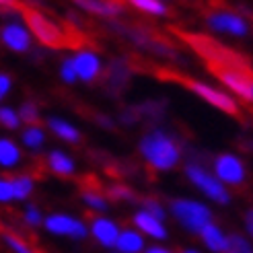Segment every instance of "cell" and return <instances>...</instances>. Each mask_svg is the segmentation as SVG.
Instances as JSON below:
<instances>
[{
	"label": "cell",
	"instance_id": "obj_39",
	"mask_svg": "<svg viewBox=\"0 0 253 253\" xmlns=\"http://www.w3.org/2000/svg\"><path fill=\"white\" fill-rule=\"evenodd\" d=\"M243 229H245V235L249 239H253V208H249L243 216Z\"/></svg>",
	"mask_w": 253,
	"mask_h": 253
},
{
	"label": "cell",
	"instance_id": "obj_1",
	"mask_svg": "<svg viewBox=\"0 0 253 253\" xmlns=\"http://www.w3.org/2000/svg\"><path fill=\"white\" fill-rule=\"evenodd\" d=\"M138 157L155 173H171L183 161V146L173 132L163 126L148 128L138 138Z\"/></svg>",
	"mask_w": 253,
	"mask_h": 253
},
{
	"label": "cell",
	"instance_id": "obj_25",
	"mask_svg": "<svg viewBox=\"0 0 253 253\" xmlns=\"http://www.w3.org/2000/svg\"><path fill=\"white\" fill-rule=\"evenodd\" d=\"M12 192H15V202H29V198L35 194V177L31 173H19L10 177Z\"/></svg>",
	"mask_w": 253,
	"mask_h": 253
},
{
	"label": "cell",
	"instance_id": "obj_18",
	"mask_svg": "<svg viewBox=\"0 0 253 253\" xmlns=\"http://www.w3.org/2000/svg\"><path fill=\"white\" fill-rule=\"evenodd\" d=\"M74 6H79L83 12L107 21H118L126 12L124 2H111V0H77Z\"/></svg>",
	"mask_w": 253,
	"mask_h": 253
},
{
	"label": "cell",
	"instance_id": "obj_30",
	"mask_svg": "<svg viewBox=\"0 0 253 253\" xmlns=\"http://www.w3.org/2000/svg\"><path fill=\"white\" fill-rule=\"evenodd\" d=\"M17 111H19V118H21V124H23V126H35V124L42 122L40 105H37L35 101H31V99L23 101Z\"/></svg>",
	"mask_w": 253,
	"mask_h": 253
},
{
	"label": "cell",
	"instance_id": "obj_5",
	"mask_svg": "<svg viewBox=\"0 0 253 253\" xmlns=\"http://www.w3.org/2000/svg\"><path fill=\"white\" fill-rule=\"evenodd\" d=\"M33 35L23 19V10L12 4L2 12V25H0V45L12 54H29L33 49Z\"/></svg>",
	"mask_w": 253,
	"mask_h": 253
},
{
	"label": "cell",
	"instance_id": "obj_7",
	"mask_svg": "<svg viewBox=\"0 0 253 253\" xmlns=\"http://www.w3.org/2000/svg\"><path fill=\"white\" fill-rule=\"evenodd\" d=\"M183 40L192 45V49L208 60V64L212 66V70L216 68H235V66H247V62L243 58H239L235 52H231L229 47L220 45L218 42L210 40L204 35H192V33H183Z\"/></svg>",
	"mask_w": 253,
	"mask_h": 253
},
{
	"label": "cell",
	"instance_id": "obj_31",
	"mask_svg": "<svg viewBox=\"0 0 253 253\" xmlns=\"http://www.w3.org/2000/svg\"><path fill=\"white\" fill-rule=\"evenodd\" d=\"M21 220H23L25 226H29V229H40V226H43L45 214L42 212L40 206H35V204H25L23 210H21Z\"/></svg>",
	"mask_w": 253,
	"mask_h": 253
},
{
	"label": "cell",
	"instance_id": "obj_35",
	"mask_svg": "<svg viewBox=\"0 0 253 253\" xmlns=\"http://www.w3.org/2000/svg\"><path fill=\"white\" fill-rule=\"evenodd\" d=\"M15 202V192H12V181L10 177L0 175V204L6 206Z\"/></svg>",
	"mask_w": 253,
	"mask_h": 253
},
{
	"label": "cell",
	"instance_id": "obj_12",
	"mask_svg": "<svg viewBox=\"0 0 253 253\" xmlns=\"http://www.w3.org/2000/svg\"><path fill=\"white\" fill-rule=\"evenodd\" d=\"M212 173L224 187H241L247 181V165L237 153H218L212 159Z\"/></svg>",
	"mask_w": 253,
	"mask_h": 253
},
{
	"label": "cell",
	"instance_id": "obj_4",
	"mask_svg": "<svg viewBox=\"0 0 253 253\" xmlns=\"http://www.w3.org/2000/svg\"><path fill=\"white\" fill-rule=\"evenodd\" d=\"M169 216L189 235H200V231L214 222L212 208L196 198H173L167 206Z\"/></svg>",
	"mask_w": 253,
	"mask_h": 253
},
{
	"label": "cell",
	"instance_id": "obj_34",
	"mask_svg": "<svg viewBox=\"0 0 253 253\" xmlns=\"http://www.w3.org/2000/svg\"><path fill=\"white\" fill-rule=\"evenodd\" d=\"M58 77L64 84H77L79 79H77V72H74V66H72V60H70V54L62 58L60 66H58Z\"/></svg>",
	"mask_w": 253,
	"mask_h": 253
},
{
	"label": "cell",
	"instance_id": "obj_41",
	"mask_svg": "<svg viewBox=\"0 0 253 253\" xmlns=\"http://www.w3.org/2000/svg\"><path fill=\"white\" fill-rule=\"evenodd\" d=\"M179 253H202L200 249H196V247H185V249H181Z\"/></svg>",
	"mask_w": 253,
	"mask_h": 253
},
{
	"label": "cell",
	"instance_id": "obj_28",
	"mask_svg": "<svg viewBox=\"0 0 253 253\" xmlns=\"http://www.w3.org/2000/svg\"><path fill=\"white\" fill-rule=\"evenodd\" d=\"M0 239H2V243H4L12 253H40L29 241H25V239H23L21 235H17V233L2 231Z\"/></svg>",
	"mask_w": 253,
	"mask_h": 253
},
{
	"label": "cell",
	"instance_id": "obj_36",
	"mask_svg": "<svg viewBox=\"0 0 253 253\" xmlns=\"http://www.w3.org/2000/svg\"><path fill=\"white\" fill-rule=\"evenodd\" d=\"M12 86H15V81H12V77H10L8 72L0 70V105H4V101L10 95Z\"/></svg>",
	"mask_w": 253,
	"mask_h": 253
},
{
	"label": "cell",
	"instance_id": "obj_6",
	"mask_svg": "<svg viewBox=\"0 0 253 253\" xmlns=\"http://www.w3.org/2000/svg\"><path fill=\"white\" fill-rule=\"evenodd\" d=\"M109 29L120 35L124 42H130L136 49L140 52H148L150 56L159 58H177V52L161 37H157L153 31L144 27H136V25H124L122 21H109Z\"/></svg>",
	"mask_w": 253,
	"mask_h": 253
},
{
	"label": "cell",
	"instance_id": "obj_11",
	"mask_svg": "<svg viewBox=\"0 0 253 253\" xmlns=\"http://www.w3.org/2000/svg\"><path fill=\"white\" fill-rule=\"evenodd\" d=\"M216 79L222 88L231 93L237 101L241 99L245 103H253V72L249 66H235V68H216Z\"/></svg>",
	"mask_w": 253,
	"mask_h": 253
},
{
	"label": "cell",
	"instance_id": "obj_2",
	"mask_svg": "<svg viewBox=\"0 0 253 253\" xmlns=\"http://www.w3.org/2000/svg\"><path fill=\"white\" fill-rule=\"evenodd\" d=\"M23 19L33 35V42L45 49H66L70 45V33L64 25L52 19L47 12L35 6H23Z\"/></svg>",
	"mask_w": 253,
	"mask_h": 253
},
{
	"label": "cell",
	"instance_id": "obj_38",
	"mask_svg": "<svg viewBox=\"0 0 253 253\" xmlns=\"http://www.w3.org/2000/svg\"><path fill=\"white\" fill-rule=\"evenodd\" d=\"M95 122H97V126H101V128H105V130H116V126H118V122L109 116H105V113H97Z\"/></svg>",
	"mask_w": 253,
	"mask_h": 253
},
{
	"label": "cell",
	"instance_id": "obj_15",
	"mask_svg": "<svg viewBox=\"0 0 253 253\" xmlns=\"http://www.w3.org/2000/svg\"><path fill=\"white\" fill-rule=\"evenodd\" d=\"M130 220H132L130 226H134V229L140 233L144 239H150V241H155V243H163V241H167V239H169V226H167V222L159 220L157 216L148 214L142 208H136Z\"/></svg>",
	"mask_w": 253,
	"mask_h": 253
},
{
	"label": "cell",
	"instance_id": "obj_40",
	"mask_svg": "<svg viewBox=\"0 0 253 253\" xmlns=\"http://www.w3.org/2000/svg\"><path fill=\"white\" fill-rule=\"evenodd\" d=\"M144 253H175V251L169 249L167 245H163V243H153V245H146Z\"/></svg>",
	"mask_w": 253,
	"mask_h": 253
},
{
	"label": "cell",
	"instance_id": "obj_32",
	"mask_svg": "<svg viewBox=\"0 0 253 253\" xmlns=\"http://www.w3.org/2000/svg\"><path fill=\"white\" fill-rule=\"evenodd\" d=\"M140 208L146 210L148 214H153V216H157L159 220H165L167 222V216H169V212H167V206L163 204V202L159 198H153V196H148V198H142L140 202Z\"/></svg>",
	"mask_w": 253,
	"mask_h": 253
},
{
	"label": "cell",
	"instance_id": "obj_13",
	"mask_svg": "<svg viewBox=\"0 0 253 253\" xmlns=\"http://www.w3.org/2000/svg\"><path fill=\"white\" fill-rule=\"evenodd\" d=\"M74 72H77L79 83L84 84H95L103 79L105 72V60L97 49L93 47H79L70 54Z\"/></svg>",
	"mask_w": 253,
	"mask_h": 253
},
{
	"label": "cell",
	"instance_id": "obj_29",
	"mask_svg": "<svg viewBox=\"0 0 253 253\" xmlns=\"http://www.w3.org/2000/svg\"><path fill=\"white\" fill-rule=\"evenodd\" d=\"M0 128H4V130H8V132H17V130L23 128L17 107L6 105V103L0 105Z\"/></svg>",
	"mask_w": 253,
	"mask_h": 253
},
{
	"label": "cell",
	"instance_id": "obj_9",
	"mask_svg": "<svg viewBox=\"0 0 253 253\" xmlns=\"http://www.w3.org/2000/svg\"><path fill=\"white\" fill-rule=\"evenodd\" d=\"M181 83L185 84L187 91H192L210 107L218 109L222 113H229V116H237L239 113V101L231 93H226L222 86H216L206 81H198V79H183Z\"/></svg>",
	"mask_w": 253,
	"mask_h": 253
},
{
	"label": "cell",
	"instance_id": "obj_24",
	"mask_svg": "<svg viewBox=\"0 0 253 253\" xmlns=\"http://www.w3.org/2000/svg\"><path fill=\"white\" fill-rule=\"evenodd\" d=\"M81 202L84 204L86 210H91L95 214V216L97 214H107V210H109V200H107L105 192L95 189V187H84L81 192Z\"/></svg>",
	"mask_w": 253,
	"mask_h": 253
},
{
	"label": "cell",
	"instance_id": "obj_3",
	"mask_svg": "<svg viewBox=\"0 0 253 253\" xmlns=\"http://www.w3.org/2000/svg\"><path fill=\"white\" fill-rule=\"evenodd\" d=\"M183 175L185 179L189 181L194 189L204 196L210 204H216V206H229L231 200H233V194L229 187H224L216 175L212 173V169L204 163H200L196 159H189L183 163Z\"/></svg>",
	"mask_w": 253,
	"mask_h": 253
},
{
	"label": "cell",
	"instance_id": "obj_10",
	"mask_svg": "<svg viewBox=\"0 0 253 253\" xmlns=\"http://www.w3.org/2000/svg\"><path fill=\"white\" fill-rule=\"evenodd\" d=\"M42 229L52 237L70 239V241H84L88 239V222L68 212H52L45 214Z\"/></svg>",
	"mask_w": 253,
	"mask_h": 253
},
{
	"label": "cell",
	"instance_id": "obj_37",
	"mask_svg": "<svg viewBox=\"0 0 253 253\" xmlns=\"http://www.w3.org/2000/svg\"><path fill=\"white\" fill-rule=\"evenodd\" d=\"M138 120H140V113H138L136 107H124L118 116V124H124V126H134Z\"/></svg>",
	"mask_w": 253,
	"mask_h": 253
},
{
	"label": "cell",
	"instance_id": "obj_16",
	"mask_svg": "<svg viewBox=\"0 0 253 253\" xmlns=\"http://www.w3.org/2000/svg\"><path fill=\"white\" fill-rule=\"evenodd\" d=\"M132 64L128 58H113L105 64V72H103V81L107 91L120 95L122 91H126V86L132 81Z\"/></svg>",
	"mask_w": 253,
	"mask_h": 253
},
{
	"label": "cell",
	"instance_id": "obj_26",
	"mask_svg": "<svg viewBox=\"0 0 253 253\" xmlns=\"http://www.w3.org/2000/svg\"><path fill=\"white\" fill-rule=\"evenodd\" d=\"M105 196L111 202H118V204H136V202H140L138 194L134 192V187L126 185V183H109L105 187Z\"/></svg>",
	"mask_w": 253,
	"mask_h": 253
},
{
	"label": "cell",
	"instance_id": "obj_8",
	"mask_svg": "<svg viewBox=\"0 0 253 253\" xmlns=\"http://www.w3.org/2000/svg\"><path fill=\"white\" fill-rule=\"evenodd\" d=\"M204 25L214 35H226L235 40H243L251 33V23L241 12L231 8H212L204 17Z\"/></svg>",
	"mask_w": 253,
	"mask_h": 253
},
{
	"label": "cell",
	"instance_id": "obj_14",
	"mask_svg": "<svg viewBox=\"0 0 253 253\" xmlns=\"http://www.w3.org/2000/svg\"><path fill=\"white\" fill-rule=\"evenodd\" d=\"M120 231H122V224L116 218H111L109 214H97V216H93L91 222H88V237H91L99 247H103L107 251L116 249Z\"/></svg>",
	"mask_w": 253,
	"mask_h": 253
},
{
	"label": "cell",
	"instance_id": "obj_20",
	"mask_svg": "<svg viewBox=\"0 0 253 253\" xmlns=\"http://www.w3.org/2000/svg\"><path fill=\"white\" fill-rule=\"evenodd\" d=\"M200 241L210 253H226L229 249V233H226L218 222H210L200 231Z\"/></svg>",
	"mask_w": 253,
	"mask_h": 253
},
{
	"label": "cell",
	"instance_id": "obj_19",
	"mask_svg": "<svg viewBox=\"0 0 253 253\" xmlns=\"http://www.w3.org/2000/svg\"><path fill=\"white\" fill-rule=\"evenodd\" d=\"M45 130L52 132L58 140L72 144V146L81 144V140H83V134H81V130L77 128V126H74L70 120L60 118V116H49L45 120Z\"/></svg>",
	"mask_w": 253,
	"mask_h": 253
},
{
	"label": "cell",
	"instance_id": "obj_33",
	"mask_svg": "<svg viewBox=\"0 0 253 253\" xmlns=\"http://www.w3.org/2000/svg\"><path fill=\"white\" fill-rule=\"evenodd\" d=\"M226 253H253L251 239L241 233H231L229 235V249Z\"/></svg>",
	"mask_w": 253,
	"mask_h": 253
},
{
	"label": "cell",
	"instance_id": "obj_22",
	"mask_svg": "<svg viewBox=\"0 0 253 253\" xmlns=\"http://www.w3.org/2000/svg\"><path fill=\"white\" fill-rule=\"evenodd\" d=\"M19 144L23 150H29V153H42L47 144V130L42 124L35 126H23L19 132Z\"/></svg>",
	"mask_w": 253,
	"mask_h": 253
},
{
	"label": "cell",
	"instance_id": "obj_23",
	"mask_svg": "<svg viewBox=\"0 0 253 253\" xmlns=\"http://www.w3.org/2000/svg\"><path fill=\"white\" fill-rule=\"evenodd\" d=\"M146 249V239L138 233L134 226H122L116 251L118 253H144Z\"/></svg>",
	"mask_w": 253,
	"mask_h": 253
},
{
	"label": "cell",
	"instance_id": "obj_17",
	"mask_svg": "<svg viewBox=\"0 0 253 253\" xmlns=\"http://www.w3.org/2000/svg\"><path fill=\"white\" fill-rule=\"evenodd\" d=\"M45 169L56 177H62V179L74 177L79 171L74 157L68 150H62V148H52L45 153Z\"/></svg>",
	"mask_w": 253,
	"mask_h": 253
},
{
	"label": "cell",
	"instance_id": "obj_27",
	"mask_svg": "<svg viewBox=\"0 0 253 253\" xmlns=\"http://www.w3.org/2000/svg\"><path fill=\"white\" fill-rule=\"evenodd\" d=\"M130 6L142 15L155 17V19H163L169 15V4L163 2V0H130Z\"/></svg>",
	"mask_w": 253,
	"mask_h": 253
},
{
	"label": "cell",
	"instance_id": "obj_21",
	"mask_svg": "<svg viewBox=\"0 0 253 253\" xmlns=\"http://www.w3.org/2000/svg\"><path fill=\"white\" fill-rule=\"evenodd\" d=\"M23 159H25V153L15 138L0 136V169L15 171L23 165Z\"/></svg>",
	"mask_w": 253,
	"mask_h": 253
},
{
	"label": "cell",
	"instance_id": "obj_42",
	"mask_svg": "<svg viewBox=\"0 0 253 253\" xmlns=\"http://www.w3.org/2000/svg\"><path fill=\"white\" fill-rule=\"evenodd\" d=\"M109 253H118V251H116V249H111V251H109Z\"/></svg>",
	"mask_w": 253,
	"mask_h": 253
}]
</instances>
